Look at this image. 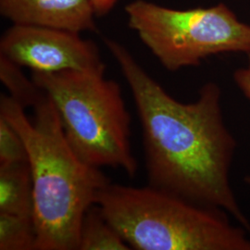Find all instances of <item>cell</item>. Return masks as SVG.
<instances>
[{"mask_svg": "<svg viewBox=\"0 0 250 250\" xmlns=\"http://www.w3.org/2000/svg\"><path fill=\"white\" fill-rule=\"evenodd\" d=\"M0 213L34 218L33 181L28 162L0 166Z\"/></svg>", "mask_w": 250, "mask_h": 250, "instance_id": "ba28073f", "label": "cell"}, {"mask_svg": "<svg viewBox=\"0 0 250 250\" xmlns=\"http://www.w3.org/2000/svg\"><path fill=\"white\" fill-rule=\"evenodd\" d=\"M104 43L134 97L149 186L224 209L250 232V221L230 184L236 141L224 124L220 87L208 83L195 102H179L125 46L110 38H105Z\"/></svg>", "mask_w": 250, "mask_h": 250, "instance_id": "6da1fadb", "label": "cell"}, {"mask_svg": "<svg viewBox=\"0 0 250 250\" xmlns=\"http://www.w3.org/2000/svg\"><path fill=\"white\" fill-rule=\"evenodd\" d=\"M128 25L170 72L197 66L209 56L250 54V26L224 4L179 10L146 0L125 7Z\"/></svg>", "mask_w": 250, "mask_h": 250, "instance_id": "5b68a950", "label": "cell"}, {"mask_svg": "<svg viewBox=\"0 0 250 250\" xmlns=\"http://www.w3.org/2000/svg\"><path fill=\"white\" fill-rule=\"evenodd\" d=\"M28 162L26 147L17 131L0 117V166Z\"/></svg>", "mask_w": 250, "mask_h": 250, "instance_id": "7c38bea8", "label": "cell"}, {"mask_svg": "<svg viewBox=\"0 0 250 250\" xmlns=\"http://www.w3.org/2000/svg\"><path fill=\"white\" fill-rule=\"evenodd\" d=\"M0 56L32 72H105L99 48L80 33L13 24L0 40Z\"/></svg>", "mask_w": 250, "mask_h": 250, "instance_id": "8992f818", "label": "cell"}, {"mask_svg": "<svg viewBox=\"0 0 250 250\" xmlns=\"http://www.w3.org/2000/svg\"><path fill=\"white\" fill-rule=\"evenodd\" d=\"M0 79L8 88L10 97L23 107H32L42 93L33 79H28L21 67L0 56Z\"/></svg>", "mask_w": 250, "mask_h": 250, "instance_id": "8fae6325", "label": "cell"}, {"mask_svg": "<svg viewBox=\"0 0 250 250\" xmlns=\"http://www.w3.org/2000/svg\"><path fill=\"white\" fill-rule=\"evenodd\" d=\"M93 9L95 10L96 16H104L107 14L119 0H88Z\"/></svg>", "mask_w": 250, "mask_h": 250, "instance_id": "5bb4252c", "label": "cell"}, {"mask_svg": "<svg viewBox=\"0 0 250 250\" xmlns=\"http://www.w3.org/2000/svg\"><path fill=\"white\" fill-rule=\"evenodd\" d=\"M104 73L32 72L31 78L52 100L66 138L82 161L134 177L138 163L131 144V116L120 85Z\"/></svg>", "mask_w": 250, "mask_h": 250, "instance_id": "277c9868", "label": "cell"}, {"mask_svg": "<svg viewBox=\"0 0 250 250\" xmlns=\"http://www.w3.org/2000/svg\"><path fill=\"white\" fill-rule=\"evenodd\" d=\"M31 108L33 120L18 101L1 95L0 117L17 131L26 147L36 250H78L83 219L110 180L72 149L58 110L44 90Z\"/></svg>", "mask_w": 250, "mask_h": 250, "instance_id": "7a4b0ae2", "label": "cell"}, {"mask_svg": "<svg viewBox=\"0 0 250 250\" xmlns=\"http://www.w3.org/2000/svg\"><path fill=\"white\" fill-rule=\"evenodd\" d=\"M96 205L131 249L250 250V232L221 208L197 204L151 186L111 182Z\"/></svg>", "mask_w": 250, "mask_h": 250, "instance_id": "3957f363", "label": "cell"}, {"mask_svg": "<svg viewBox=\"0 0 250 250\" xmlns=\"http://www.w3.org/2000/svg\"><path fill=\"white\" fill-rule=\"evenodd\" d=\"M0 13L13 24L49 27L76 33L96 32L88 0H0Z\"/></svg>", "mask_w": 250, "mask_h": 250, "instance_id": "52a82bcc", "label": "cell"}, {"mask_svg": "<svg viewBox=\"0 0 250 250\" xmlns=\"http://www.w3.org/2000/svg\"><path fill=\"white\" fill-rule=\"evenodd\" d=\"M233 79L245 97L250 101V54H249L248 66L234 72Z\"/></svg>", "mask_w": 250, "mask_h": 250, "instance_id": "4fadbf2b", "label": "cell"}, {"mask_svg": "<svg viewBox=\"0 0 250 250\" xmlns=\"http://www.w3.org/2000/svg\"><path fill=\"white\" fill-rule=\"evenodd\" d=\"M245 182H246L249 186H250V176H247V177L245 178Z\"/></svg>", "mask_w": 250, "mask_h": 250, "instance_id": "9a60e30c", "label": "cell"}, {"mask_svg": "<svg viewBox=\"0 0 250 250\" xmlns=\"http://www.w3.org/2000/svg\"><path fill=\"white\" fill-rule=\"evenodd\" d=\"M130 246L103 216L98 205L83 219L78 250H130Z\"/></svg>", "mask_w": 250, "mask_h": 250, "instance_id": "9c48e42d", "label": "cell"}, {"mask_svg": "<svg viewBox=\"0 0 250 250\" xmlns=\"http://www.w3.org/2000/svg\"><path fill=\"white\" fill-rule=\"evenodd\" d=\"M36 243L33 217L0 213V250H36Z\"/></svg>", "mask_w": 250, "mask_h": 250, "instance_id": "30bf717a", "label": "cell"}]
</instances>
